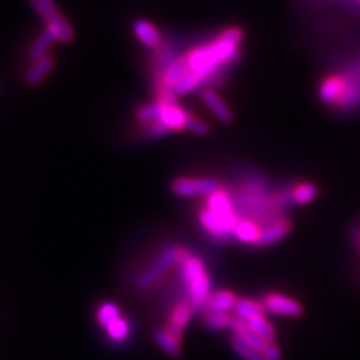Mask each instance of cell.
<instances>
[{"label":"cell","mask_w":360,"mask_h":360,"mask_svg":"<svg viewBox=\"0 0 360 360\" xmlns=\"http://www.w3.org/2000/svg\"><path fill=\"white\" fill-rule=\"evenodd\" d=\"M242 39L243 33L239 27L225 29L217 39L185 54L188 68L194 71L205 84L217 71L230 70L240 59Z\"/></svg>","instance_id":"cell-1"},{"label":"cell","mask_w":360,"mask_h":360,"mask_svg":"<svg viewBox=\"0 0 360 360\" xmlns=\"http://www.w3.org/2000/svg\"><path fill=\"white\" fill-rule=\"evenodd\" d=\"M239 217L234 210L233 200L224 189L206 197V207L200 210V222L213 239L227 240L234 236Z\"/></svg>","instance_id":"cell-2"},{"label":"cell","mask_w":360,"mask_h":360,"mask_svg":"<svg viewBox=\"0 0 360 360\" xmlns=\"http://www.w3.org/2000/svg\"><path fill=\"white\" fill-rule=\"evenodd\" d=\"M182 264L184 281L188 288L189 303L194 307V309L206 308L207 302L210 299V279L207 276L206 267L202 264L200 258L191 255L184 248H180L179 260Z\"/></svg>","instance_id":"cell-3"},{"label":"cell","mask_w":360,"mask_h":360,"mask_svg":"<svg viewBox=\"0 0 360 360\" xmlns=\"http://www.w3.org/2000/svg\"><path fill=\"white\" fill-rule=\"evenodd\" d=\"M219 189V182L212 177H179L172 184V191L179 197H209Z\"/></svg>","instance_id":"cell-4"},{"label":"cell","mask_w":360,"mask_h":360,"mask_svg":"<svg viewBox=\"0 0 360 360\" xmlns=\"http://www.w3.org/2000/svg\"><path fill=\"white\" fill-rule=\"evenodd\" d=\"M180 248L176 245H170L158 257V260L146 270V272L137 279V288L146 290L153 285L158 279H160L168 269H170L179 260Z\"/></svg>","instance_id":"cell-5"},{"label":"cell","mask_w":360,"mask_h":360,"mask_svg":"<svg viewBox=\"0 0 360 360\" xmlns=\"http://www.w3.org/2000/svg\"><path fill=\"white\" fill-rule=\"evenodd\" d=\"M262 303L267 312L283 315V317L296 319L303 314V307L297 300L284 295H278V292H270V295L264 296Z\"/></svg>","instance_id":"cell-6"},{"label":"cell","mask_w":360,"mask_h":360,"mask_svg":"<svg viewBox=\"0 0 360 360\" xmlns=\"http://www.w3.org/2000/svg\"><path fill=\"white\" fill-rule=\"evenodd\" d=\"M161 104V117L160 120L170 131H182L186 129L189 120L193 119L191 112L185 108L180 107L179 104H165L158 101Z\"/></svg>","instance_id":"cell-7"},{"label":"cell","mask_w":360,"mask_h":360,"mask_svg":"<svg viewBox=\"0 0 360 360\" xmlns=\"http://www.w3.org/2000/svg\"><path fill=\"white\" fill-rule=\"evenodd\" d=\"M348 84V78L345 75H330L326 78L319 89V98L321 103L332 105L341 99Z\"/></svg>","instance_id":"cell-8"},{"label":"cell","mask_w":360,"mask_h":360,"mask_svg":"<svg viewBox=\"0 0 360 360\" xmlns=\"http://www.w3.org/2000/svg\"><path fill=\"white\" fill-rule=\"evenodd\" d=\"M193 311L194 307L191 305L189 302H179L173 309L170 326H168L167 330L170 333L176 341H182L184 329L189 324L191 319H193Z\"/></svg>","instance_id":"cell-9"},{"label":"cell","mask_w":360,"mask_h":360,"mask_svg":"<svg viewBox=\"0 0 360 360\" xmlns=\"http://www.w3.org/2000/svg\"><path fill=\"white\" fill-rule=\"evenodd\" d=\"M132 30H134L135 38H137L143 45H146L148 49L158 50L160 47H162L164 39H162L161 32L158 30V27H155L150 21L137 20L134 22Z\"/></svg>","instance_id":"cell-10"},{"label":"cell","mask_w":360,"mask_h":360,"mask_svg":"<svg viewBox=\"0 0 360 360\" xmlns=\"http://www.w3.org/2000/svg\"><path fill=\"white\" fill-rule=\"evenodd\" d=\"M201 101L207 105V108L212 111V115L215 116L222 123H231L233 122V111L227 105V103L217 94V90L205 89L201 92Z\"/></svg>","instance_id":"cell-11"},{"label":"cell","mask_w":360,"mask_h":360,"mask_svg":"<svg viewBox=\"0 0 360 360\" xmlns=\"http://www.w3.org/2000/svg\"><path fill=\"white\" fill-rule=\"evenodd\" d=\"M56 65V60L53 56H45V58L33 62L26 72V82L29 86H38L41 84L45 78L50 75L53 68Z\"/></svg>","instance_id":"cell-12"},{"label":"cell","mask_w":360,"mask_h":360,"mask_svg":"<svg viewBox=\"0 0 360 360\" xmlns=\"http://www.w3.org/2000/svg\"><path fill=\"white\" fill-rule=\"evenodd\" d=\"M290 231H291V224L288 221L283 219V221H279L274 225H270V227L263 229L262 233H260V238H258L255 245H258V246L275 245L279 240H283L284 238H287Z\"/></svg>","instance_id":"cell-13"},{"label":"cell","mask_w":360,"mask_h":360,"mask_svg":"<svg viewBox=\"0 0 360 360\" xmlns=\"http://www.w3.org/2000/svg\"><path fill=\"white\" fill-rule=\"evenodd\" d=\"M56 42H59L58 38H56V35L49 27H45V30L35 39V42L32 44V47L29 50L30 60L37 62V60L45 58V56H49L50 49Z\"/></svg>","instance_id":"cell-14"},{"label":"cell","mask_w":360,"mask_h":360,"mask_svg":"<svg viewBox=\"0 0 360 360\" xmlns=\"http://www.w3.org/2000/svg\"><path fill=\"white\" fill-rule=\"evenodd\" d=\"M239 299H236V296L230 291H217L210 296L206 309L210 311H221V312H230L231 309L236 308V303H238Z\"/></svg>","instance_id":"cell-15"},{"label":"cell","mask_w":360,"mask_h":360,"mask_svg":"<svg viewBox=\"0 0 360 360\" xmlns=\"http://www.w3.org/2000/svg\"><path fill=\"white\" fill-rule=\"evenodd\" d=\"M245 321L248 324V328L260 336L262 340H264L266 342L275 341L276 330L274 329V326L270 324V321H267L264 319V315H255V317H252L250 320H245Z\"/></svg>","instance_id":"cell-16"},{"label":"cell","mask_w":360,"mask_h":360,"mask_svg":"<svg viewBox=\"0 0 360 360\" xmlns=\"http://www.w3.org/2000/svg\"><path fill=\"white\" fill-rule=\"evenodd\" d=\"M260 233H262L260 225H257L254 221H250V219H240L238 227L234 229L236 238L245 243L255 245L258 238H260Z\"/></svg>","instance_id":"cell-17"},{"label":"cell","mask_w":360,"mask_h":360,"mask_svg":"<svg viewBox=\"0 0 360 360\" xmlns=\"http://www.w3.org/2000/svg\"><path fill=\"white\" fill-rule=\"evenodd\" d=\"M33 11L45 21V25H50L54 20L62 17L54 0H29Z\"/></svg>","instance_id":"cell-18"},{"label":"cell","mask_w":360,"mask_h":360,"mask_svg":"<svg viewBox=\"0 0 360 360\" xmlns=\"http://www.w3.org/2000/svg\"><path fill=\"white\" fill-rule=\"evenodd\" d=\"M236 317H239L242 320H250L255 315H264L266 308L262 302L257 300H250V299H239L238 303H236Z\"/></svg>","instance_id":"cell-19"},{"label":"cell","mask_w":360,"mask_h":360,"mask_svg":"<svg viewBox=\"0 0 360 360\" xmlns=\"http://www.w3.org/2000/svg\"><path fill=\"white\" fill-rule=\"evenodd\" d=\"M202 321H205V324L212 330H224L231 328L233 317L230 312L206 309L205 314H202Z\"/></svg>","instance_id":"cell-20"},{"label":"cell","mask_w":360,"mask_h":360,"mask_svg":"<svg viewBox=\"0 0 360 360\" xmlns=\"http://www.w3.org/2000/svg\"><path fill=\"white\" fill-rule=\"evenodd\" d=\"M153 340L161 347V350L172 357H179L182 350H180V342L168 333L167 329H158L153 332Z\"/></svg>","instance_id":"cell-21"},{"label":"cell","mask_w":360,"mask_h":360,"mask_svg":"<svg viewBox=\"0 0 360 360\" xmlns=\"http://www.w3.org/2000/svg\"><path fill=\"white\" fill-rule=\"evenodd\" d=\"M319 194V189L312 184H300L292 188V202L297 206H305Z\"/></svg>","instance_id":"cell-22"},{"label":"cell","mask_w":360,"mask_h":360,"mask_svg":"<svg viewBox=\"0 0 360 360\" xmlns=\"http://www.w3.org/2000/svg\"><path fill=\"white\" fill-rule=\"evenodd\" d=\"M230 344L233 347V350L238 353L240 357H243L245 360H266L262 352L255 350L254 347H251L250 344H246L239 336L233 335L231 340H230Z\"/></svg>","instance_id":"cell-23"},{"label":"cell","mask_w":360,"mask_h":360,"mask_svg":"<svg viewBox=\"0 0 360 360\" xmlns=\"http://www.w3.org/2000/svg\"><path fill=\"white\" fill-rule=\"evenodd\" d=\"M160 117H161V104L158 103V101L141 107L137 111V120L143 123V125H149V123L160 120Z\"/></svg>","instance_id":"cell-24"},{"label":"cell","mask_w":360,"mask_h":360,"mask_svg":"<svg viewBox=\"0 0 360 360\" xmlns=\"http://www.w3.org/2000/svg\"><path fill=\"white\" fill-rule=\"evenodd\" d=\"M120 317V309L116 305V303H104L103 307L99 308L98 311V323L103 326V328H107L108 324H111L115 320H117Z\"/></svg>","instance_id":"cell-25"},{"label":"cell","mask_w":360,"mask_h":360,"mask_svg":"<svg viewBox=\"0 0 360 360\" xmlns=\"http://www.w3.org/2000/svg\"><path fill=\"white\" fill-rule=\"evenodd\" d=\"M105 329H107V332H108V335H110L112 341L120 342L129 335V324H128L127 320H123L122 317H119L117 320H115L111 324H108Z\"/></svg>","instance_id":"cell-26"},{"label":"cell","mask_w":360,"mask_h":360,"mask_svg":"<svg viewBox=\"0 0 360 360\" xmlns=\"http://www.w3.org/2000/svg\"><path fill=\"white\" fill-rule=\"evenodd\" d=\"M168 131H170V129H168L161 120H156L153 123H149V125H144L143 135H144V139L155 140V139L164 137L165 134H168Z\"/></svg>","instance_id":"cell-27"},{"label":"cell","mask_w":360,"mask_h":360,"mask_svg":"<svg viewBox=\"0 0 360 360\" xmlns=\"http://www.w3.org/2000/svg\"><path fill=\"white\" fill-rule=\"evenodd\" d=\"M186 129H188L189 132L197 134V135H207V134L210 132V128L206 125V123L198 120V119H195V117H193V119L189 120Z\"/></svg>","instance_id":"cell-28"},{"label":"cell","mask_w":360,"mask_h":360,"mask_svg":"<svg viewBox=\"0 0 360 360\" xmlns=\"http://www.w3.org/2000/svg\"><path fill=\"white\" fill-rule=\"evenodd\" d=\"M263 356L266 360H283V353H281L279 347L276 345L275 341L266 344L264 350H263Z\"/></svg>","instance_id":"cell-29"},{"label":"cell","mask_w":360,"mask_h":360,"mask_svg":"<svg viewBox=\"0 0 360 360\" xmlns=\"http://www.w3.org/2000/svg\"><path fill=\"white\" fill-rule=\"evenodd\" d=\"M359 246H360V239H359Z\"/></svg>","instance_id":"cell-30"},{"label":"cell","mask_w":360,"mask_h":360,"mask_svg":"<svg viewBox=\"0 0 360 360\" xmlns=\"http://www.w3.org/2000/svg\"><path fill=\"white\" fill-rule=\"evenodd\" d=\"M359 2H360V0H359Z\"/></svg>","instance_id":"cell-31"}]
</instances>
